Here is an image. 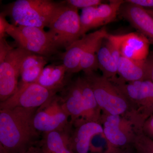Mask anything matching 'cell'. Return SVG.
I'll return each mask as SVG.
<instances>
[{
    "mask_svg": "<svg viewBox=\"0 0 153 153\" xmlns=\"http://www.w3.org/2000/svg\"><path fill=\"white\" fill-rule=\"evenodd\" d=\"M66 1L17 0L5 6L2 13L18 26L44 29L49 27L53 17Z\"/></svg>",
    "mask_w": 153,
    "mask_h": 153,
    "instance_id": "2",
    "label": "cell"
},
{
    "mask_svg": "<svg viewBox=\"0 0 153 153\" xmlns=\"http://www.w3.org/2000/svg\"><path fill=\"white\" fill-rule=\"evenodd\" d=\"M57 92L36 82L19 84L15 93L5 101L1 102L0 110L16 107L38 108L56 95Z\"/></svg>",
    "mask_w": 153,
    "mask_h": 153,
    "instance_id": "9",
    "label": "cell"
},
{
    "mask_svg": "<svg viewBox=\"0 0 153 153\" xmlns=\"http://www.w3.org/2000/svg\"><path fill=\"white\" fill-rule=\"evenodd\" d=\"M60 97L64 108L70 118L71 124L80 120H84L82 92L78 78L67 85Z\"/></svg>",
    "mask_w": 153,
    "mask_h": 153,
    "instance_id": "16",
    "label": "cell"
},
{
    "mask_svg": "<svg viewBox=\"0 0 153 153\" xmlns=\"http://www.w3.org/2000/svg\"><path fill=\"white\" fill-rule=\"evenodd\" d=\"M84 106V119L100 123L102 111L89 82L84 76L78 77ZM101 124V123H100Z\"/></svg>",
    "mask_w": 153,
    "mask_h": 153,
    "instance_id": "21",
    "label": "cell"
},
{
    "mask_svg": "<svg viewBox=\"0 0 153 153\" xmlns=\"http://www.w3.org/2000/svg\"><path fill=\"white\" fill-rule=\"evenodd\" d=\"M100 123L110 146L120 148L131 145L135 132L133 124L128 119L102 113Z\"/></svg>",
    "mask_w": 153,
    "mask_h": 153,
    "instance_id": "10",
    "label": "cell"
},
{
    "mask_svg": "<svg viewBox=\"0 0 153 153\" xmlns=\"http://www.w3.org/2000/svg\"><path fill=\"white\" fill-rule=\"evenodd\" d=\"M69 143L74 153H90L91 141L97 135L103 133L101 124L81 119L72 125Z\"/></svg>",
    "mask_w": 153,
    "mask_h": 153,
    "instance_id": "12",
    "label": "cell"
},
{
    "mask_svg": "<svg viewBox=\"0 0 153 153\" xmlns=\"http://www.w3.org/2000/svg\"><path fill=\"white\" fill-rule=\"evenodd\" d=\"M37 108L0 110V153H20L39 143L33 124Z\"/></svg>",
    "mask_w": 153,
    "mask_h": 153,
    "instance_id": "1",
    "label": "cell"
},
{
    "mask_svg": "<svg viewBox=\"0 0 153 153\" xmlns=\"http://www.w3.org/2000/svg\"><path fill=\"white\" fill-rule=\"evenodd\" d=\"M106 32V28L103 27L93 33L85 34L65 49L61 59L67 73L73 74L79 72L80 60L85 49L95 38Z\"/></svg>",
    "mask_w": 153,
    "mask_h": 153,
    "instance_id": "15",
    "label": "cell"
},
{
    "mask_svg": "<svg viewBox=\"0 0 153 153\" xmlns=\"http://www.w3.org/2000/svg\"><path fill=\"white\" fill-rule=\"evenodd\" d=\"M105 153H135L131 145L123 148H114L108 146Z\"/></svg>",
    "mask_w": 153,
    "mask_h": 153,
    "instance_id": "29",
    "label": "cell"
},
{
    "mask_svg": "<svg viewBox=\"0 0 153 153\" xmlns=\"http://www.w3.org/2000/svg\"><path fill=\"white\" fill-rule=\"evenodd\" d=\"M141 129L146 135L153 140V114L145 121Z\"/></svg>",
    "mask_w": 153,
    "mask_h": 153,
    "instance_id": "26",
    "label": "cell"
},
{
    "mask_svg": "<svg viewBox=\"0 0 153 153\" xmlns=\"http://www.w3.org/2000/svg\"><path fill=\"white\" fill-rule=\"evenodd\" d=\"M107 31L102 34L94 40L88 47L83 53L80 63L79 71L84 73L94 71L98 68L97 60V52L105 38L108 35Z\"/></svg>",
    "mask_w": 153,
    "mask_h": 153,
    "instance_id": "23",
    "label": "cell"
},
{
    "mask_svg": "<svg viewBox=\"0 0 153 153\" xmlns=\"http://www.w3.org/2000/svg\"><path fill=\"white\" fill-rule=\"evenodd\" d=\"M107 4L82 9L79 16L82 37L89 30L113 22L125 1L111 0Z\"/></svg>",
    "mask_w": 153,
    "mask_h": 153,
    "instance_id": "11",
    "label": "cell"
},
{
    "mask_svg": "<svg viewBox=\"0 0 153 153\" xmlns=\"http://www.w3.org/2000/svg\"><path fill=\"white\" fill-rule=\"evenodd\" d=\"M135 136L131 144L135 153H153V140L143 133L141 128H135Z\"/></svg>",
    "mask_w": 153,
    "mask_h": 153,
    "instance_id": "24",
    "label": "cell"
},
{
    "mask_svg": "<svg viewBox=\"0 0 153 153\" xmlns=\"http://www.w3.org/2000/svg\"><path fill=\"white\" fill-rule=\"evenodd\" d=\"M78 9L66 3L55 14L48 27L59 49H66L82 37Z\"/></svg>",
    "mask_w": 153,
    "mask_h": 153,
    "instance_id": "6",
    "label": "cell"
},
{
    "mask_svg": "<svg viewBox=\"0 0 153 153\" xmlns=\"http://www.w3.org/2000/svg\"><path fill=\"white\" fill-rule=\"evenodd\" d=\"M66 1L68 6L77 9L95 7L103 3V1L100 0H68Z\"/></svg>",
    "mask_w": 153,
    "mask_h": 153,
    "instance_id": "25",
    "label": "cell"
},
{
    "mask_svg": "<svg viewBox=\"0 0 153 153\" xmlns=\"http://www.w3.org/2000/svg\"><path fill=\"white\" fill-rule=\"evenodd\" d=\"M119 14L153 44V19L146 9L125 1Z\"/></svg>",
    "mask_w": 153,
    "mask_h": 153,
    "instance_id": "14",
    "label": "cell"
},
{
    "mask_svg": "<svg viewBox=\"0 0 153 153\" xmlns=\"http://www.w3.org/2000/svg\"><path fill=\"white\" fill-rule=\"evenodd\" d=\"M115 36L121 56L137 61L145 60L149 57L150 42L140 33Z\"/></svg>",
    "mask_w": 153,
    "mask_h": 153,
    "instance_id": "13",
    "label": "cell"
},
{
    "mask_svg": "<svg viewBox=\"0 0 153 153\" xmlns=\"http://www.w3.org/2000/svg\"><path fill=\"white\" fill-rule=\"evenodd\" d=\"M128 99L135 117V128H141L145 121L153 114V82L146 80L126 82L119 77L111 80Z\"/></svg>",
    "mask_w": 153,
    "mask_h": 153,
    "instance_id": "4",
    "label": "cell"
},
{
    "mask_svg": "<svg viewBox=\"0 0 153 153\" xmlns=\"http://www.w3.org/2000/svg\"><path fill=\"white\" fill-rule=\"evenodd\" d=\"M13 49L9 46L4 38L0 39V62L4 60L8 52Z\"/></svg>",
    "mask_w": 153,
    "mask_h": 153,
    "instance_id": "27",
    "label": "cell"
},
{
    "mask_svg": "<svg viewBox=\"0 0 153 153\" xmlns=\"http://www.w3.org/2000/svg\"><path fill=\"white\" fill-rule=\"evenodd\" d=\"M67 70L63 64L49 65L44 67L36 83L49 90L57 92L66 85Z\"/></svg>",
    "mask_w": 153,
    "mask_h": 153,
    "instance_id": "19",
    "label": "cell"
},
{
    "mask_svg": "<svg viewBox=\"0 0 153 153\" xmlns=\"http://www.w3.org/2000/svg\"><path fill=\"white\" fill-rule=\"evenodd\" d=\"M146 10L147 11L148 13L151 15V16L152 17L153 19V10H146Z\"/></svg>",
    "mask_w": 153,
    "mask_h": 153,
    "instance_id": "33",
    "label": "cell"
},
{
    "mask_svg": "<svg viewBox=\"0 0 153 153\" xmlns=\"http://www.w3.org/2000/svg\"><path fill=\"white\" fill-rule=\"evenodd\" d=\"M5 15L2 12L0 15V39L4 38L6 33V30L9 24L5 18Z\"/></svg>",
    "mask_w": 153,
    "mask_h": 153,
    "instance_id": "30",
    "label": "cell"
},
{
    "mask_svg": "<svg viewBox=\"0 0 153 153\" xmlns=\"http://www.w3.org/2000/svg\"><path fill=\"white\" fill-rule=\"evenodd\" d=\"M72 124L60 130L44 133L39 145L45 153H74L69 143Z\"/></svg>",
    "mask_w": 153,
    "mask_h": 153,
    "instance_id": "18",
    "label": "cell"
},
{
    "mask_svg": "<svg viewBox=\"0 0 153 153\" xmlns=\"http://www.w3.org/2000/svg\"><path fill=\"white\" fill-rule=\"evenodd\" d=\"M102 113L120 115L135 123L134 114L130 102L117 85L110 79L94 71L85 73Z\"/></svg>",
    "mask_w": 153,
    "mask_h": 153,
    "instance_id": "3",
    "label": "cell"
},
{
    "mask_svg": "<svg viewBox=\"0 0 153 153\" xmlns=\"http://www.w3.org/2000/svg\"><path fill=\"white\" fill-rule=\"evenodd\" d=\"M61 97L55 95L36 110L33 124L36 130L43 134L60 130L71 125Z\"/></svg>",
    "mask_w": 153,
    "mask_h": 153,
    "instance_id": "7",
    "label": "cell"
},
{
    "mask_svg": "<svg viewBox=\"0 0 153 153\" xmlns=\"http://www.w3.org/2000/svg\"><path fill=\"white\" fill-rule=\"evenodd\" d=\"M19 153H45L39 145L38 144L32 146L27 149Z\"/></svg>",
    "mask_w": 153,
    "mask_h": 153,
    "instance_id": "31",
    "label": "cell"
},
{
    "mask_svg": "<svg viewBox=\"0 0 153 153\" xmlns=\"http://www.w3.org/2000/svg\"><path fill=\"white\" fill-rule=\"evenodd\" d=\"M47 63V57L33 53L28 55L21 66L19 84L37 82Z\"/></svg>",
    "mask_w": 153,
    "mask_h": 153,
    "instance_id": "20",
    "label": "cell"
},
{
    "mask_svg": "<svg viewBox=\"0 0 153 153\" xmlns=\"http://www.w3.org/2000/svg\"><path fill=\"white\" fill-rule=\"evenodd\" d=\"M125 1L146 10H153V0H127Z\"/></svg>",
    "mask_w": 153,
    "mask_h": 153,
    "instance_id": "28",
    "label": "cell"
},
{
    "mask_svg": "<svg viewBox=\"0 0 153 153\" xmlns=\"http://www.w3.org/2000/svg\"><path fill=\"white\" fill-rule=\"evenodd\" d=\"M97 60L98 68L102 72V76L111 80L117 77V64L113 58L105 38L103 39L97 51Z\"/></svg>",
    "mask_w": 153,
    "mask_h": 153,
    "instance_id": "22",
    "label": "cell"
},
{
    "mask_svg": "<svg viewBox=\"0 0 153 153\" xmlns=\"http://www.w3.org/2000/svg\"><path fill=\"white\" fill-rule=\"evenodd\" d=\"M117 74L121 80L126 82L150 80L148 58L137 61L121 56L118 63Z\"/></svg>",
    "mask_w": 153,
    "mask_h": 153,
    "instance_id": "17",
    "label": "cell"
},
{
    "mask_svg": "<svg viewBox=\"0 0 153 153\" xmlns=\"http://www.w3.org/2000/svg\"><path fill=\"white\" fill-rule=\"evenodd\" d=\"M6 33L13 38L19 47L33 54L49 57L57 54L59 49L52 34L44 29L9 23Z\"/></svg>",
    "mask_w": 153,
    "mask_h": 153,
    "instance_id": "5",
    "label": "cell"
},
{
    "mask_svg": "<svg viewBox=\"0 0 153 153\" xmlns=\"http://www.w3.org/2000/svg\"><path fill=\"white\" fill-rule=\"evenodd\" d=\"M150 68V78L153 82V54L148 57Z\"/></svg>",
    "mask_w": 153,
    "mask_h": 153,
    "instance_id": "32",
    "label": "cell"
},
{
    "mask_svg": "<svg viewBox=\"0 0 153 153\" xmlns=\"http://www.w3.org/2000/svg\"><path fill=\"white\" fill-rule=\"evenodd\" d=\"M31 53L19 47L13 48L0 62L1 102L5 101L17 90L22 63L25 57Z\"/></svg>",
    "mask_w": 153,
    "mask_h": 153,
    "instance_id": "8",
    "label": "cell"
}]
</instances>
